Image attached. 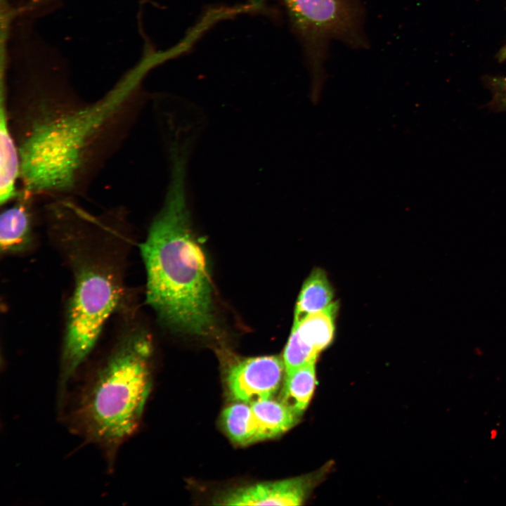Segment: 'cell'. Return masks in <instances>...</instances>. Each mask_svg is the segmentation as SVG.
Segmentation results:
<instances>
[{
	"label": "cell",
	"mask_w": 506,
	"mask_h": 506,
	"mask_svg": "<svg viewBox=\"0 0 506 506\" xmlns=\"http://www.w3.org/2000/svg\"><path fill=\"white\" fill-rule=\"evenodd\" d=\"M50 231L73 278L62 344L59 389L65 391L124 295L126 234L71 203L50 209Z\"/></svg>",
	"instance_id": "1"
},
{
	"label": "cell",
	"mask_w": 506,
	"mask_h": 506,
	"mask_svg": "<svg viewBox=\"0 0 506 506\" xmlns=\"http://www.w3.org/2000/svg\"><path fill=\"white\" fill-rule=\"evenodd\" d=\"M186 158H171V179L141 254L146 301L164 323L195 335L212 330V288L206 259L193 232L186 193Z\"/></svg>",
	"instance_id": "2"
},
{
	"label": "cell",
	"mask_w": 506,
	"mask_h": 506,
	"mask_svg": "<svg viewBox=\"0 0 506 506\" xmlns=\"http://www.w3.org/2000/svg\"><path fill=\"white\" fill-rule=\"evenodd\" d=\"M138 81L131 74L99 100L77 108L38 103L17 143L22 190L32 197L72 190L93 150L129 103Z\"/></svg>",
	"instance_id": "3"
},
{
	"label": "cell",
	"mask_w": 506,
	"mask_h": 506,
	"mask_svg": "<svg viewBox=\"0 0 506 506\" xmlns=\"http://www.w3.org/2000/svg\"><path fill=\"white\" fill-rule=\"evenodd\" d=\"M148 333L126 326L76 395L67 421L74 433L98 446L112 465L137 430L151 386Z\"/></svg>",
	"instance_id": "4"
},
{
	"label": "cell",
	"mask_w": 506,
	"mask_h": 506,
	"mask_svg": "<svg viewBox=\"0 0 506 506\" xmlns=\"http://www.w3.org/2000/svg\"><path fill=\"white\" fill-rule=\"evenodd\" d=\"M305 56L314 96L325 76L332 42L355 49L369 46L361 0H282Z\"/></svg>",
	"instance_id": "5"
},
{
	"label": "cell",
	"mask_w": 506,
	"mask_h": 506,
	"mask_svg": "<svg viewBox=\"0 0 506 506\" xmlns=\"http://www.w3.org/2000/svg\"><path fill=\"white\" fill-rule=\"evenodd\" d=\"M285 365L277 356L243 359L235 363L227 375V384L234 399L252 403L271 398L278 390Z\"/></svg>",
	"instance_id": "6"
},
{
	"label": "cell",
	"mask_w": 506,
	"mask_h": 506,
	"mask_svg": "<svg viewBox=\"0 0 506 506\" xmlns=\"http://www.w3.org/2000/svg\"><path fill=\"white\" fill-rule=\"evenodd\" d=\"M308 482L302 478L259 483L233 490L219 499L226 505H299L307 495Z\"/></svg>",
	"instance_id": "7"
},
{
	"label": "cell",
	"mask_w": 506,
	"mask_h": 506,
	"mask_svg": "<svg viewBox=\"0 0 506 506\" xmlns=\"http://www.w3.org/2000/svg\"><path fill=\"white\" fill-rule=\"evenodd\" d=\"M33 197L20 191L15 201L6 207L0 217L1 254H18L34 245V219L31 202Z\"/></svg>",
	"instance_id": "8"
},
{
	"label": "cell",
	"mask_w": 506,
	"mask_h": 506,
	"mask_svg": "<svg viewBox=\"0 0 506 506\" xmlns=\"http://www.w3.org/2000/svg\"><path fill=\"white\" fill-rule=\"evenodd\" d=\"M20 178L18 146L12 135L8 120L6 94L1 88L0 98V203L10 202L18 195L17 181Z\"/></svg>",
	"instance_id": "9"
},
{
	"label": "cell",
	"mask_w": 506,
	"mask_h": 506,
	"mask_svg": "<svg viewBox=\"0 0 506 506\" xmlns=\"http://www.w3.org/2000/svg\"><path fill=\"white\" fill-rule=\"evenodd\" d=\"M258 441L275 437L290 429L298 416L280 400L272 398L249 403Z\"/></svg>",
	"instance_id": "10"
},
{
	"label": "cell",
	"mask_w": 506,
	"mask_h": 506,
	"mask_svg": "<svg viewBox=\"0 0 506 506\" xmlns=\"http://www.w3.org/2000/svg\"><path fill=\"white\" fill-rule=\"evenodd\" d=\"M337 311V304L332 302L327 308L294 322L292 330L304 343L319 353L333 339Z\"/></svg>",
	"instance_id": "11"
},
{
	"label": "cell",
	"mask_w": 506,
	"mask_h": 506,
	"mask_svg": "<svg viewBox=\"0 0 506 506\" xmlns=\"http://www.w3.org/2000/svg\"><path fill=\"white\" fill-rule=\"evenodd\" d=\"M316 362H311L285 372L280 401L297 416L306 408L313 396L316 384Z\"/></svg>",
	"instance_id": "12"
},
{
	"label": "cell",
	"mask_w": 506,
	"mask_h": 506,
	"mask_svg": "<svg viewBox=\"0 0 506 506\" xmlns=\"http://www.w3.org/2000/svg\"><path fill=\"white\" fill-rule=\"evenodd\" d=\"M333 290L325 271L316 268L305 280L298 296L294 322L323 310L332 303Z\"/></svg>",
	"instance_id": "13"
},
{
	"label": "cell",
	"mask_w": 506,
	"mask_h": 506,
	"mask_svg": "<svg viewBox=\"0 0 506 506\" xmlns=\"http://www.w3.org/2000/svg\"><path fill=\"white\" fill-rule=\"evenodd\" d=\"M222 421L229 437L239 444H249L257 439V430L249 403L240 402L228 406Z\"/></svg>",
	"instance_id": "14"
},
{
	"label": "cell",
	"mask_w": 506,
	"mask_h": 506,
	"mask_svg": "<svg viewBox=\"0 0 506 506\" xmlns=\"http://www.w3.org/2000/svg\"><path fill=\"white\" fill-rule=\"evenodd\" d=\"M318 354L292 330L283 351L285 372H288L309 363L316 362Z\"/></svg>",
	"instance_id": "15"
},
{
	"label": "cell",
	"mask_w": 506,
	"mask_h": 506,
	"mask_svg": "<svg viewBox=\"0 0 506 506\" xmlns=\"http://www.w3.org/2000/svg\"><path fill=\"white\" fill-rule=\"evenodd\" d=\"M487 84L493 96L490 108L495 111H506V76L490 77Z\"/></svg>",
	"instance_id": "16"
},
{
	"label": "cell",
	"mask_w": 506,
	"mask_h": 506,
	"mask_svg": "<svg viewBox=\"0 0 506 506\" xmlns=\"http://www.w3.org/2000/svg\"><path fill=\"white\" fill-rule=\"evenodd\" d=\"M499 61L502 62L506 60V44L502 47L497 54Z\"/></svg>",
	"instance_id": "17"
},
{
	"label": "cell",
	"mask_w": 506,
	"mask_h": 506,
	"mask_svg": "<svg viewBox=\"0 0 506 506\" xmlns=\"http://www.w3.org/2000/svg\"><path fill=\"white\" fill-rule=\"evenodd\" d=\"M496 434H497V433H496L495 430L492 431L491 432V439H494V437H495Z\"/></svg>",
	"instance_id": "18"
}]
</instances>
